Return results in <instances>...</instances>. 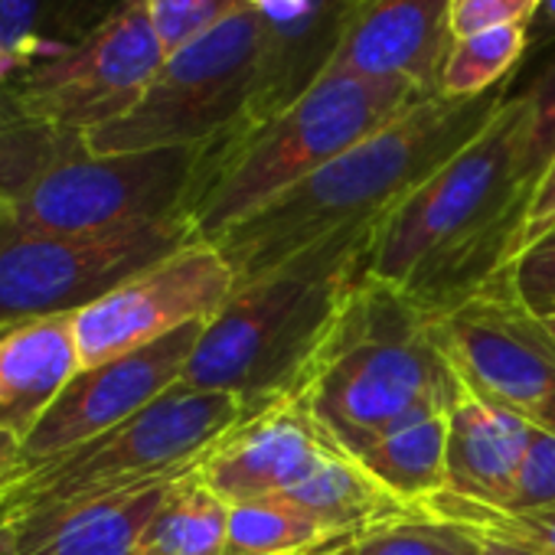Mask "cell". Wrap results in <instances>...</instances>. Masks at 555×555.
<instances>
[{
  "instance_id": "obj_19",
  "label": "cell",
  "mask_w": 555,
  "mask_h": 555,
  "mask_svg": "<svg viewBox=\"0 0 555 555\" xmlns=\"http://www.w3.org/2000/svg\"><path fill=\"white\" fill-rule=\"evenodd\" d=\"M76 314L37 318L0 334V425L27 438L82 370Z\"/></svg>"
},
{
  "instance_id": "obj_2",
  "label": "cell",
  "mask_w": 555,
  "mask_h": 555,
  "mask_svg": "<svg viewBox=\"0 0 555 555\" xmlns=\"http://www.w3.org/2000/svg\"><path fill=\"white\" fill-rule=\"evenodd\" d=\"M509 86L513 82H503L477 99L431 95L418 102L383 131L353 144L245 222L232 225L222 238L209 242L229 261L235 288L334 232L376 225L402 196L487 128L509 99Z\"/></svg>"
},
{
  "instance_id": "obj_40",
  "label": "cell",
  "mask_w": 555,
  "mask_h": 555,
  "mask_svg": "<svg viewBox=\"0 0 555 555\" xmlns=\"http://www.w3.org/2000/svg\"><path fill=\"white\" fill-rule=\"evenodd\" d=\"M134 555H151V552H141V548H138V552H134Z\"/></svg>"
},
{
  "instance_id": "obj_35",
  "label": "cell",
  "mask_w": 555,
  "mask_h": 555,
  "mask_svg": "<svg viewBox=\"0 0 555 555\" xmlns=\"http://www.w3.org/2000/svg\"><path fill=\"white\" fill-rule=\"evenodd\" d=\"M467 535L477 542L480 555H542V552H532L526 545H516V542H506V539H496V535H480V532H467Z\"/></svg>"
},
{
  "instance_id": "obj_12",
  "label": "cell",
  "mask_w": 555,
  "mask_h": 555,
  "mask_svg": "<svg viewBox=\"0 0 555 555\" xmlns=\"http://www.w3.org/2000/svg\"><path fill=\"white\" fill-rule=\"evenodd\" d=\"M232 292L235 274L222 251L209 242H190L73 318L82 370L209 321Z\"/></svg>"
},
{
  "instance_id": "obj_28",
  "label": "cell",
  "mask_w": 555,
  "mask_h": 555,
  "mask_svg": "<svg viewBox=\"0 0 555 555\" xmlns=\"http://www.w3.org/2000/svg\"><path fill=\"white\" fill-rule=\"evenodd\" d=\"M251 8L255 0H147L151 24L167 56Z\"/></svg>"
},
{
  "instance_id": "obj_38",
  "label": "cell",
  "mask_w": 555,
  "mask_h": 555,
  "mask_svg": "<svg viewBox=\"0 0 555 555\" xmlns=\"http://www.w3.org/2000/svg\"><path fill=\"white\" fill-rule=\"evenodd\" d=\"M542 327H545V334H548V337H552V344H555V318H545V321H542Z\"/></svg>"
},
{
  "instance_id": "obj_8",
  "label": "cell",
  "mask_w": 555,
  "mask_h": 555,
  "mask_svg": "<svg viewBox=\"0 0 555 555\" xmlns=\"http://www.w3.org/2000/svg\"><path fill=\"white\" fill-rule=\"evenodd\" d=\"M261 79V24L255 8L170 53L144 99L118 121L82 134L92 154L203 147L251 115Z\"/></svg>"
},
{
  "instance_id": "obj_3",
  "label": "cell",
  "mask_w": 555,
  "mask_h": 555,
  "mask_svg": "<svg viewBox=\"0 0 555 555\" xmlns=\"http://www.w3.org/2000/svg\"><path fill=\"white\" fill-rule=\"evenodd\" d=\"M461 389L464 379L438 337V314L366 271L295 392L327 438L357 454L399 422L448 412Z\"/></svg>"
},
{
  "instance_id": "obj_10",
  "label": "cell",
  "mask_w": 555,
  "mask_h": 555,
  "mask_svg": "<svg viewBox=\"0 0 555 555\" xmlns=\"http://www.w3.org/2000/svg\"><path fill=\"white\" fill-rule=\"evenodd\" d=\"M167 60L147 0H128L73 50L14 69L0 89V131L89 134L128 115Z\"/></svg>"
},
{
  "instance_id": "obj_24",
  "label": "cell",
  "mask_w": 555,
  "mask_h": 555,
  "mask_svg": "<svg viewBox=\"0 0 555 555\" xmlns=\"http://www.w3.org/2000/svg\"><path fill=\"white\" fill-rule=\"evenodd\" d=\"M344 535L285 500L229 503V532L222 555H324Z\"/></svg>"
},
{
  "instance_id": "obj_22",
  "label": "cell",
  "mask_w": 555,
  "mask_h": 555,
  "mask_svg": "<svg viewBox=\"0 0 555 555\" xmlns=\"http://www.w3.org/2000/svg\"><path fill=\"white\" fill-rule=\"evenodd\" d=\"M128 0H0V50L14 66L53 60L95 34Z\"/></svg>"
},
{
  "instance_id": "obj_27",
  "label": "cell",
  "mask_w": 555,
  "mask_h": 555,
  "mask_svg": "<svg viewBox=\"0 0 555 555\" xmlns=\"http://www.w3.org/2000/svg\"><path fill=\"white\" fill-rule=\"evenodd\" d=\"M324 555H480V548L467 532L412 506L392 519L366 526Z\"/></svg>"
},
{
  "instance_id": "obj_6",
  "label": "cell",
  "mask_w": 555,
  "mask_h": 555,
  "mask_svg": "<svg viewBox=\"0 0 555 555\" xmlns=\"http://www.w3.org/2000/svg\"><path fill=\"white\" fill-rule=\"evenodd\" d=\"M203 147L92 154L76 134L0 131V206L40 232H105L186 209Z\"/></svg>"
},
{
  "instance_id": "obj_25",
  "label": "cell",
  "mask_w": 555,
  "mask_h": 555,
  "mask_svg": "<svg viewBox=\"0 0 555 555\" xmlns=\"http://www.w3.org/2000/svg\"><path fill=\"white\" fill-rule=\"evenodd\" d=\"M526 56V24L496 27L467 40H451L438 73L441 99H477L513 82Z\"/></svg>"
},
{
  "instance_id": "obj_13",
  "label": "cell",
  "mask_w": 555,
  "mask_h": 555,
  "mask_svg": "<svg viewBox=\"0 0 555 555\" xmlns=\"http://www.w3.org/2000/svg\"><path fill=\"white\" fill-rule=\"evenodd\" d=\"M203 324L206 321L190 324L151 347L79 370L73 383L60 392V399L47 409V415L37 422V428L24 438L21 470L118 428L121 422L147 409L154 399L170 392L183 379Z\"/></svg>"
},
{
  "instance_id": "obj_26",
  "label": "cell",
  "mask_w": 555,
  "mask_h": 555,
  "mask_svg": "<svg viewBox=\"0 0 555 555\" xmlns=\"http://www.w3.org/2000/svg\"><path fill=\"white\" fill-rule=\"evenodd\" d=\"M415 509L438 522H448L461 532L496 535V539L526 545L532 552L555 555V506L506 509V506H490V503H477V500L441 490V493L415 503Z\"/></svg>"
},
{
  "instance_id": "obj_7",
  "label": "cell",
  "mask_w": 555,
  "mask_h": 555,
  "mask_svg": "<svg viewBox=\"0 0 555 555\" xmlns=\"http://www.w3.org/2000/svg\"><path fill=\"white\" fill-rule=\"evenodd\" d=\"M245 418L235 396L173 386L118 428L17 470L0 487V519L183 477Z\"/></svg>"
},
{
  "instance_id": "obj_23",
  "label": "cell",
  "mask_w": 555,
  "mask_h": 555,
  "mask_svg": "<svg viewBox=\"0 0 555 555\" xmlns=\"http://www.w3.org/2000/svg\"><path fill=\"white\" fill-rule=\"evenodd\" d=\"M229 503L203 480L199 467L183 474L141 539L151 555H222Z\"/></svg>"
},
{
  "instance_id": "obj_15",
  "label": "cell",
  "mask_w": 555,
  "mask_h": 555,
  "mask_svg": "<svg viewBox=\"0 0 555 555\" xmlns=\"http://www.w3.org/2000/svg\"><path fill=\"white\" fill-rule=\"evenodd\" d=\"M448 14L451 0H363L327 73L402 79L422 95H438L451 47Z\"/></svg>"
},
{
  "instance_id": "obj_18",
  "label": "cell",
  "mask_w": 555,
  "mask_h": 555,
  "mask_svg": "<svg viewBox=\"0 0 555 555\" xmlns=\"http://www.w3.org/2000/svg\"><path fill=\"white\" fill-rule=\"evenodd\" d=\"M532 425L467 383L448 409V493L506 506Z\"/></svg>"
},
{
  "instance_id": "obj_42",
  "label": "cell",
  "mask_w": 555,
  "mask_h": 555,
  "mask_svg": "<svg viewBox=\"0 0 555 555\" xmlns=\"http://www.w3.org/2000/svg\"><path fill=\"white\" fill-rule=\"evenodd\" d=\"M0 209H4V206H0Z\"/></svg>"
},
{
  "instance_id": "obj_36",
  "label": "cell",
  "mask_w": 555,
  "mask_h": 555,
  "mask_svg": "<svg viewBox=\"0 0 555 555\" xmlns=\"http://www.w3.org/2000/svg\"><path fill=\"white\" fill-rule=\"evenodd\" d=\"M0 555H17V535L8 519H0Z\"/></svg>"
},
{
  "instance_id": "obj_21",
  "label": "cell",
  "mask_w": 555,
  "mask_h": 555,
  "mask_svg": "<svg viewBox=\"0 0 555 555\" xmlns=\"http://www.w3.org/2000/svg\"><path fill=\"white\" fill-rule=\"evenodd\" d=\"M271 500H285L337 535L350 539L363 532L366 526H376L383 519H392L412 506L399 503L386 487H379L357 457L347 451L334 448L305 480H298L288 493L271 496Z\"/></svg>"
},
{
  "instance_id": "obj_17",
  "label": "cell",
  "mask_w": 555,
  "mask_h": 555,
  "mask_svg": "<svg viewBox=\"0 0 555 555\" xmlns=\"http://www.w3.org/2000/svg\"><path fill=\"white\" fill-rule=\"evenodd\" d=\"M177 480H151L118 493L21 513L8 519L17 535V555H134Z\"/></svg>"
},
{
  "instance_id": "obj_41",
  "label": "cell",
  "mask_w": 555,
  "mask_h": 555,
  "mask_svg": "<svg viewBox=\"0 0 555 555\" xmlns=\"http://www.w3.org/2000/svg\"><path fill=\"white\" fill-rule=\"evenodd\" d=\"M4 331H8V327H0V334H4Z\"/></svg>"
},
{
  "instance_id": "obj_39",
  "label": "cell",
  "mask_w": 555,
  "mask_h": 555,
  "mask_svg": "<svg viewBox=\"0 0 555 555\" xmlns=\"http://www.w3.org/2000/svg\"><path fill=\"white\" fill-rule=\"evenodd\" d=\"M522 4H529V8H535V0H522Z\"/></svg>"
},
{
  "instance_id": "obj_16",
  "label": "cell",
  "mask_w": 555,
  "mask_h": 555,
  "mask_svg": "<svg viewBox=\"0 0 555 555\" xmlns=\"http://www.w3.org/2000/svg\"><path fill=\"white\" fill-rule=\"evenodd\" d=\"M360 4L363 0H255L261 79L248 121L288 108L331 69Z\"/></svg>"
},
{
  "instance_id": "obj_34",
  "label": "cell",
  "mask_w": 555,
  "mask_h": 555,
  "mask_svg": "<svg viewBox=\"0 0 555 555\" xmlns=\"http://www.w3.org/2000/svg\"><path fill=\"white\" fill-rule=\"evenodd\" d=\"M21 464H24V438L8 425H0V487L14 480Z\"/></svg>"
},
{
  "instance_id": "obj_31",
  "label": "cell",
  "mask_w": 555,
  "mask_h": 555,
  "mask_svg": "<svg viewBox=\"0 0 555 555\" xmlns=\"http://www.w3.org/2000/svg\"><path fill=\"white\" fill-rule=\"evenodd\" d=\"M529 102V134H526V180L535 186L548 157L555 154V53L548 66L522 92Z\"/></svg>"
},
{
  "instance_id": "obj_33",
  "label": "cell",
  "mask_w": 555,
  "mask_h": 555,
  "mask_svg": "<svg viewBox=\"0 0 555 555\" xmlns=\"http://www.w3.org/2000/svg\"><path fill=\"white\" fill-rule=\"evenodd\" d=\"M555 47V0H535L526 17V56Z\"/></svg>"
},
{
  "instance_id": "obj_14",
  "label": "cell",
  "mask_w": 555,
  "mask_h": 555,
  "mask_svg": "<svg viewBox=\"0 0 555 555\" xmlns=\"http://www.w3.org/2000/svg\"><path fill=\"white\" fill-rule=\"evenodd\" d=\"M337 444L292 389L235 425L199 464L203 480L225 500H268L288 493Z\"/></svg>"
},
{
  "instance_id": "obj_1",
  "label": "cell",
  "mask_w": 555,
  "mask_h": 555,
  "mask_svg": "<svg viewBox=\"0 0 555 555\" xmlns=\"http://www.w3.org/2000/svg\"><path fill=\"white\" fill-rule=\"evenodd\" d=\"M529 102L509 95L487 128L373 229L366 271L431 314L477 295L516 258L529 203Z\"/></svg>"
},
{
  "instance_id": "obj_32",
  "label": "cell",
  "mask_w": 555,
  "mask_h": 555,
  "mask_svg": "<svg viewBox=\"0 0 555 555\" xmlns=\"http://www.w3.org/2000/svg\"><path fill=\"white\" fill-rule=\"evenodd\" d=\"M548 232H555V154L548 157L545 170L539 173V180H535V186L529 193V203H526V212H522V225H519V235H516V258L529 245L545 238Z\"/></svg>"
},
{
  "instance_id": "obj_11",
  "label": "cell",
  "mask_w": 555,
  "mask_h": 555,
  "mask_svg": "<svg viewBox=\"0 0 555 555\" xmlns=\"http://www.w3.org/2000/svg\"><path fill=\"white\" fill-rule=\"evenodd\" d=\"M438 337L457 376L532 428L555 431V344L509 285V268L438 314Z\"/></svg>"
},
{
  "instance_id": "obj_9",
  "label": "cell",
  "mask_w": 555,
  "mask_h": 555,
  "mask_svg": "<svg viewBox=\"0 0 555 555\" xmlns=\"http://www.w3.org/2000/svg\"><path fill=\"white\" fill-rule=\"evenodd\" d=\"M199 242L186 212L105 232H40L0 209V327L79 314L128 278Z\"/></svg>"
},
{
  "instance_id": "obj_4",
  "label": "cell",
  "mask_w": 555,
  "mask_h": 555,
  "mask_svg": "<svg viewBox=\"0 0 555 555\" xmlns=\"http://www.w3.org/2000/svg\"><path fill=\"white\" fill-rule=\"evenodd\" d=\"M373 229L334 232L238 285L203 324L177 386L235 396L248 415L298 389L344 298L366 274Z\"/></svg>"
},
{
  "instance_id": "obj_20",
  "label": "cell",
  "mask_w": 555,
  "mask_h": 555,
  "mask_svg": "<svg viewBox=\"0 0 555 555\" xmlns=\"http://www.w3.org/2000/svg\"><path fill=\"white\" fill-rule=\"evenodd\" d=\"M350 457L399 503L415 506L448 487V412L399 422Z\"/></svg>"
},
{
  "instance_id": "obj_30",
  "label": "cell",
  "mask_w": 555,
  "mask_h": 555,
  "mask_svg": "<svg viewBox=\"0 0 555 555\" xmlns=\"http://www.w3.org/2000/svg\"><path fill=\"white\" fill-rule=\"evenodd\" d=\"M555 506V431L532 428L506 509Z\"/></svg>"
},
{
  "instance_id": "obj_29",
  "label": "cell",
  "mask_w": 555,
  "mask_h": 555,
  "mask_svg": "<svg viewBox=\"0 0 555 555\" xmlns=\"http://www.w3.org/2000/svg\"><path fill=\"white\" fill-rule=\"evenodd\" d=\"M509 285L532 318H555V232L529 245L509 264Z\"/></svg>"
},
{
  "instance_id": "obj_5",
  "label": "cell",
  "mask_w": 555,
  "mask_h": 555,
  "mask_svg": "<svg viewBox=\"0 0 555 555\" xmlns=\"http://www.w3.org/2000/svg\"><path fill=\"white\" fill-rule=\"evenodd\" d=\"M425 99L431 95H422L402 79L327 73L278 115L248 121L212 141L183 209L196 238H222L232 225L245 222L251 212Z\"/></svg>"
},
{
  "instance_id": "obj_37",
  "label": "cell",
  "mask_w": 555,
  "mask_h": 555,
  "mask_svg": "<svg viewBox=\"0 0 555 555\" xmlns=\"http://www.w3.org/2000/svg\"><path fill=\"white\" fill-rule=\"evenodd\" d=\"M14 69H17V66H14V60H11L4 50H0V89H4V82L14 76Z\"/></svg>"
}]
</instances>
